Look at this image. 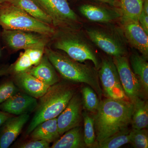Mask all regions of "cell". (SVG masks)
Returning <instances> with one entry per match:
<instances>
[{
  "label": "cell",
  "instance_id": "obj_1",
  "mask_svg": "<svg viewBox=\"0 0 148 148\" xmlns=\"http://www.w3.org/2000/svg\"><path fill=\"white\" fill-rule=\"evenodd\" d=\"M133 110V103L129 100L107 98L100 102L93 117L98 143L127 128Z\"/></svg>",
  "mask_w": 148,
  "mask_h": 148
},
{
  "label": "cell",
  "instance_id": "obj_2",
  "mask_svg": "<svg viewBox=\"0 0 148 148\" xmlns=\"http://www.w3.org/2000/svg\"><path fill=\"white\" fill-rule=\"evenodd\" d=\"M45 53L56 70L63 78L72 82L88 84L99 98H101L103 95L102 88L98 75L94 69L51 49L45 48Z\"/></svg>",
  "mask_w": 148,
  "mask_h": 148
},
{
  "label": "cell",
  "instance_id": "obj_3",
  "mask_svg": "<svg viewBox=\"0 0 148 148\" xmlns=\"http://www.w3.org/2000/svg\"><path fill=\"white\" fill-rule=\"evenodd\" d=\"M75 93L74 88L65 83L58 82L50 86L47 92L40 98L34 116L27 128V135L42 122L57 118Z\"/></svg>",
  "mask_w": 148,
  "mask_h": 148
},
{
  "label": "cell",
  "instance_id": "obj_4",
  "mask_svg": "<svg viewBox=\"0 0 148 148\" xmlns=\"http://www.w3.org/2000/svg\"><path fill=\"white\" fill-rule=\"evenodd\" d=\"M0 26L5 30H16L39 33L50 36L55 30L32 17L20 8L10 3L0 4Z\"/></svg>",
  "mask_w": 148,
  "mask_h": 148
},
{
  "label": "cell",
  "instance_id": "obj_5",
  "mask_svg": "<svg viewBox=\"0 0 148 148\" xmlns=\"http://www.w3.org/2000/svg\"><path fill=\"white\" fill-rule=\"evenodd\" d=\"M88 38L101 50L114 56H126L127 41L123 31L116 27H91L86 30Z\"/></svg>",
  "mask_w": 148,
  "mask_h": 148
},
{
  "label": "cell",
  "instance_id": "obj_6",
  "mask_svg": "<svg viewBox=\"0 0 148 148\" xmlns=\"http://www.w3.org/2000/svg\"><path fill=\"white\" fill-rule=\"evenodd\" d=\"M56 49L63 51L72 59L79 62L92 61L95 68L99 69L101 62L93 47L79 34L67 32L61 34L54 43Z\"/></svg>",
  "mask_w": 148,
  "mask_h": 148
},
{
  "label": "cell",
  "instance_id": "obj_7",
  "mask_svg": "<svg viewBox=\"0 0 148 148\" xmlns=\"http://www.w3.org/2000/svg\"><path fill=\"white\" fill-rule=\"evenodd\" d=\"M52 19L53 26L67 30L77 29L78 18L67 0H34Z\"/></svg>",
  "mask_w": 148,
  "mask_h": 148
},
{
  "label": "cell",
  "instance_id": "obj_8",
  "mask_svg": "<svg viewBox=\"0 0 148 148\" xmlns=\"http://www.w3.org/2000/svg\"><path fill=\"white\" fill-rule=\"evenodd\" d=\"M99 69L98 77L101 82L103 94L107 98L130 101L122 86L113 58H103Z\"/></svg>",
  "mask_w": 148,
  "mask_h": 148
},
{
  "label": "cell",
  "instance_id": "obj_9",
  "mask_svg": "<svg viewBox=\"0 0 148 148\" xmlns=\"http://www.w3.org/2000/svg\"><path fill=\"white\" fill-rule=\"evenodd\" d=\"M1 37L10 49L18 51L45 48L49 36L34 32L3 29Z\"/></svg>",
  "mask_w": 148,
  "mask_h": 148
},
{
  "label": "cell",
  "instance_id": "obj_10",
  "mask_svg": "<svg viewBox=\"0 0 148 148\" xmlns=\"http://www.w3.org/2000/svg\"><path fill=\"white\" fill-rule=\"evenodd\" d=\"M113 60L127 98L132 102L137 98H141L143 91L142 85L132 71L126 56H114Z\"/></svg>",
  "mask_w": 148,
  "mask_h": 148
},
{
  "label": "cell",
  "instance_id": "obj_11",
  "mask_svg": "<svg viewBox=\"0 0 148 148\" xmlns=\"http://www.w3.org/2000/svg\"><path fill=\"white\" fill-rule=\"evenodd\" d=\"M82 106L81 96L79 94L75 93L66 108L57 118L58 132L60 135L79 125L82 117Z\"/></svg>",
  "mask_w": 148,
  "mask_h": 148
},
{
  "label": "cell",
  "instance_id": "obj_12",
  "mask_svg": "<svg viewBox=\"0 0 148 148\" xmlns=\"http://www.w3.org/2000/svg\"><path fill=\"white\" fill-rule=\"evenodd\" d=\"M38 104L36 98L18 92L0 104V110L18 116L36 110Z\"/></svg>",
  "mask_w": 148,
  "mask_h": 148
},
{
  "label": "cell",
  "instance_id": "obj_13",
  "mask_svg": "<svg viewBox=\"0 0 148 148\" xmlns=\"http://www.w3.org/2000/svg\"><path fill=\"white\" fill-rule=\"evenodd\" d=\"M29 118L28 114L10 117L0 128V148H8L16 140Z\"/></svg>",
  "mask_w": 148,
  "mask_h": 148
},
{
  "label": "cell",
  "instance_id": "obj_14",
  "mask_svg": "<svg viewBox=\"0 0 148 148\" xmlns=\"http://www.w3.org/2000/svg\"><path fill=\"white\" fill-rule=\"evenodd\" d=\"M123 33L127 43L140 51L144 58H148V36L138 21L123 24Z\"/></svg>",
  "mask_w": 148,
  "mask_h": 148
},
{
  "label": "cell",
  "instance_id": "obj_15",
  "mask_svg": "<svg viewBox=\"0 0 148 148\" xmlns=\"http://www.w3.org/2000/svg\"><path fill=\"white\" fill-rule=\"evenodd\" d=\"M15 83L26 94L35 98H40L47 92L50 86L27 72L16 74Z\"/></svg>",
  "mask_w": 148,
  "mask_h": 148
},
{
  "label": "cell",
  "instance_id": "obj_16",
  "mask_svg": "<svg viewBox=\"0 0 148 148\" xmlns=\"http://www.w3.org/2000/svg\"><path fill=\"white\" fill-rule=\"evenodd\" d=\"M79 9L84 16L93 22L108 23L121 17L117 11L92 5H83Z\"/></svg>",
  "mask_w": 148,
  "mask_h": 148
},
{
  "label": "cell",
  "instance_id": "obj_17",
  "mask_svg": "<svg viewBox=\"0 0 148 148\" xmlns=\"http://www.w3.org/2000/svg\"><path fill=\"white\" fill-rule=\"evenodd\" d=\"M26 72L50 86L59 82V78L56 70L45 53L38 65Z\"/></svg>",
  "mask_w": 148,
  "mask_h": 148
},
{
  "label": "cell",
  "instance_id": "obj_18",
  "mask_svg": "<svg viewBox=\"0 0 148 148\" xmlns=\"http://www.w3.org/2000/svg\"><path fill=\"white\" fill-rule=\"evenodd\" d=\"M34 140H45L49 143L60 138L57 125V118L47 120L38 125L31 132Z\"/></svg>",
  "mask_w": 148,
  "mask_h": 148
},
{
  "label": "cell",
  "instance_id": "obj_19",
  "mask_svg": "<svg viewBox=\"0 0 148 148\" xmlns=\"http://www.w3.org/2000/svg\"><path fill=\"white\" fill-rule=\"evenodd\" d=\"M86 147L82 128L77 126L69 130L62 137L56 140L51 148H82Z\"/></svg>",
  "mask_w": 148,
  "mask_h": 148
},
{
  "label": "cell",
  "instance_id": "obj_20",
  "mask_svg": "<svg viewBox=\"0 0 148 148\" xmlns=\"http://www.w3.org/2000/svg\"><path fill=\"white\" fill-rule=\"evenodd\" d=\"M147 59L138 52H133L130 58L133 73L140 81L143 91L148 92V63Z\"/></svg>",
  "mask_w": 148,
  "mask_h": 148
},
{
  "label": "cell",
  "instance_id": "obj_21",
  "mask_svg": "<svg viewBox=\"0 0 148 148\" xmlns=\"http://www.w3.org/2000/svg\"><path fill=\"white\" fill-rule=\"evenodd\" d=\"M132 103L133 110L131 123L132 129H145L148 125V101L138 98Z\"/></svg>",
  "mask_w": 148,
  "mask_h": 148
},
{
  "label": "cell",
  "instance_id": "obj_22",
  "mask_svg": "<svg viewBox=\"0 0 148 148\" xmlns=\"http://www.w3.org/2000/svg\"><path fill=\"white\" fill-rule=\"evenodd\" d=\"M9 3L20 8L38 21L53 26L52 19L34 0H12Z\"/></svg>",
  "mask_w": 148,
  "mask_h": 148
},
{
  "label": "cell",
  "instance_id": "obj_23",
  "mask_svg": "<svg viewBox=\"0 0 148 148\" xmlns=\"http://www.w3.org/2000/svg\"><path fill=\"white\" fill-rule=\"evenodd\" d=\"M142 0H119L122 24L138 21L142 10Z\"/></svg>",
  "mask_w": 148,
  "mask_h": 148
},
{
  "label": "cell",
  "instance_id": "obj_24",
  "mask_svg": "<svg viewBox=\"0 0 148 148\" xmlns=\"http://www.w3.org/2000/svg\"><path fill=\"white\" fill-rule=\"evenodd\" d=\"M130 131L127 127L115 133L98 143V148H118L130 143Z\"/></svg>",
  "mask_w": 148,
  "mask_h": 148
},
{
  "label": "cell",
  "instance_id": "obj_25",
  "mask_svg": "<svg viewBox=\"0 0 148 148\" xmlns=\"http://www.w3.org/2000/svg\"><path fill=\"white\" fill-rule=\"evenodd\" d=\"M83 105L89 112L95 113L98 110L100 101L98 95L90 86H85L82 90Z\"/></svg>",
  "mask_w": 148,
  "mask_h": 148
},
{
  "label": "cell",
  "instance_id": "obj_26",
  "mask_svg": "<svg viewBox=\"0 0 148 148\" xmlns=\"http://www.w3.org/2000/svg\"><path fill=\"white\" fill-rule=\"evenodd\" d=\"M84 123V140L85 145L87 147L93 146L96 140L94 119L86 112L82 114Z\"/></svg>",
  "mask_w": 148,
  "mask_h": 148
},
{
  "label": "cell",
  "instance_id": "obj_27",
  "mask_svg": "<svg viewBox=\"0 0 148 148\" xmlns=\"http://www.w3.org/2000/svg\"><path fill=\"white\" fill-rule=\"evenodd\" d=\"M130 143L135 148L148 147V131L145 129H132L130 131Z\"/></svg>",
  "mask_w": 148,
  "mask_h": 148
},
{
  "label": "cell",
  "instance_id": "obj_28",
  "mask_svg": "<svg viewBox=\"0 0 148 148\" xmlns=\"http://www.w3.org/2000/svg\"><path fill=\"white\" fill-rule=\"evenodd\" d=\"M33 66L31 59L27 53L24 51L21 53L17 61L11 68V71L15 73L26 71Z\"/></svg>",
  "mask_w": 148,
  "mask_h": 148
},
{
  "label": "cell",
  "instance_id": "obj_29",
  "mask_svg": "<svg viewBox=\"0 0 148 148\" xmlns=\"http://www.w3.org/2000/svg\"><path fill=\"white\" fill-rule=\"evenodd\" d=\"M18 92V89L12 81H8L0 85V104Z\"/></svg>",
  "mask_w": 148,
  "mask_h": 148
},
{
  "label": "cell",
  "instance_id": "obj_30",
  "mask_svg": "<svg viewBox=\"0 0 148 148\" xmlns=\"http://www.w3.org/2000/svg\"><path fill=\"white\" fill-rule=\"evenodd\" d=\"M45 48L29 49L24 50L29 56L33 66H36L40 63L44 54Z\"/></svg>",
  "mask_w": 148,
  "mask_h": 148
},
{
  "label": "cell",
  "instance_id": "obj_31",
  "mask_svg": "<svg viewBox=\"0 0 148 148\" xmlns=\"http://www.w3.org/2000/svg\"><path fill=\"white\" fill-rule=\"evenodd\" d=\"M18 147L21 148H49L50 143L45 140H34L21 144Z\"/></svg>",
  "mask_w": 148,
  "mask_h": 148
},
{
  "label": "cell",
  "instance_id": "obj_32",
  "mask_svg": "<svg viewBox=\"0 0 148 148\" xmlns=\"http://www.w3.org/2000/svg\"><path fill=\"white\" fill-rule=\"evenodd\" d=\"M138 22L146 34L148 35V14L141 12Z\"/></svg>",
  "mask_w": 148,
  "mask_h": 148
},
{
  "label": "cell",
  "instance_id": "obj_33",
  "mask_svg": "<svg viewBox=\"0 0 148 148\" xmlns=\"http://www.w3.org/2000/svg\"><path fill=\"white\" fill-rule=\"evenodd\" d=\"M10 117V116L8 113H7L0 110V128L3 124Z\"/></svg>",
  "mask_w": 148,
  "mask_h": 148
},
{
  "label": "cell",
  "instance_id": "obj_34",
  "mask_svg": "<svg viewBox=\"0 0 148 148\" xmlns=\"http://www.w3.org/2000/svg\"><path fill=\"white\" fill-rule=\"evenodd\" d=\"M11 71V68L8 66H0V76L5 75Z\"/></svg>",
  "mask_w": 148,
  "mask_h": 148
},
{
  "label": "cell",
  "instance_id": "obj_35",
  "mask_svg": "<svg viewBox=\"0 0 148 148\" xmlns=\"http://www.w3.org/2000/svg\"><path fill=\"white\" fill-rule=\"evenodd\" d=\"M142 11L148 14V0H142Z\"/></svg>",
  "mask_w": 148,
  "mask_h": 148
},
{
  "label": "cell",
  "instance_id": "obj_36",
  "mask_svg": "<svg viewBox=\"0 0 148 148\" xmlns=\"http://www.w3.org/2000/svg\"><path fill=\"white\" fill-rule=\"evenodd\" d=\"M101 2L108 4L110 5L115 6L116 5V0H95Z\"/></svg>",
  "mask_w": 148,
  "mask_h": 148
},
{
  "label": "cell",
  "instance_id": "obj_37",
  "mask_svg": "<svg viewBox=\"0 0 148 148\" xmlns=\"http://www.w3.org/2000/svg\"><path fill=\"white\" fill-rule=\"evenodd\" d=\"M12 0H0V4L3 3H9Z\"/></svg>",
  "mask_w": 148,
  "mask_h": 148
},
{
  "label": "cell",
  "instance_id": "obj_38",
  "mask_svg": "<svg viewBox=\"0 0 148 148\" xmlns=\"http://www.w3.org/2000/svg\"><path fill=\"white\" fill-rule=\"evenodd\" d=\"M3 56V51L1 47V44H0V60L2 58Z\"/></svg>",
  "mask_w": 148,
  "mask_h": 148
},
{
  "label": "cell",
  "instance_id": "obj_39",
  "mask_svg": "<svg viewBox=\"0 0 148 148\" xmlns=\"http://www.w3.org/2000/svg\"></svg>",
  "mask_w": 148,
  "mask_h": 148
}]
</instances>
